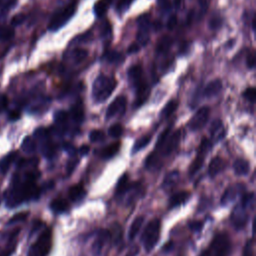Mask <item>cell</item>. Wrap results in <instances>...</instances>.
Here are the masks:
<instances>
[{
    "mask_svg": "<svg viewBox=\"0 0 256 256\" xmlns=\"http://www.w3.org/2000/svg\"><path fill=\"white\" fill-rule=\"evenodd\" d=\"M105 134L102 130H92L89 134V139L91 142H101L105 140Z\"/></svg>",
    "mask_w": 256,
    "mask_h": 256,
    "instance_id": "obj_42",
    "label": "cell"
},
{
    "mask_svg": "<svg viewBox=\"0 0 256 256\" xmlns=\"http://www.w3.org/2000/svg\"><path fill=\"white\" fill-rule=\"evenodd\" d=\"M123 131H124L123 126L119 123H116V124H113L109 127L108 134L113 138H119L123 134Z\"/></svg>",
    "mask_w": 256,
    "mask_h": 256,
    "instance_id": "obj_40",
    "label": "cell"
},
{
    "mask_svg": "<svg viewBox=\"0 0 256 256\" xmlns=\"http://www.w3.org/2000/svg\"><path fill=\"white\" fill-rule=\"evenodd\" d=\"M122 229H121V226L118 224V223H115L112 227V234L109 232L110 234V237H112V239L115 241V242H119L121 241V235H122Z\"/></svg>",
    "mask_w": 256,
    "mask_h": 256,
    "instance_id": "obj_46",
    "label": "cell"
},
{
    "mask_svg": "<svg viewBox=\"0 0 256 256\" xmlns=\"http://www.w3.org/2000/svg\"><path fill=\"white\" fill-rule=\"evenodd\" d=\"M179 177V172L178 171H172L169 174L166 175L163 184H162V188L165 190H169L171 189L177 182Z\"/></svg>",
    "mask_w": 256,
    "mask_h": 256,
    "instance_id": "obj_31",
    "label": "cell"
},
{
    "mask_svg": "<svg viewBox=\"0 0 256 256\" xmlns=\"http://www.w3.org/2000/svg\"><path fill=\"white\" fill-rule=\"evenodd\" d=\"M209 114H210V109L207 106H203L197 110V112L194 114V116L191 118V120L188 123V126L191 130L197 131L201 128H203L208 119H209Z\"/></svg>",
    "mask_w": 256,
    "mask_h": 256,
    "instance_id": "obj_11",
    "label": "cell"
},
{
    "mask_svg": "<svg viewBox=\"0 0 256 256\" xmlns=\"http://www.w3.org/2000/svg\"><path fill=\"white\" fill-rule=\"evenodd\" d=\"M145 166L147 169H158L160 167V159L159 156L153 152L148 155L145 161Z\"/></svg>",
    "mask_w": 256,
    "mask_h": 256,
    "instance_id": "obj_35",
    "label": "cell"
},
{
    "mask_svg": "<svg viewBox=\"0 0 256 256\" xmlns=\"http://www.w3.org/2000/svg\"><path fill=\"white\" fill-rule=\"evenodd\" d=\"M113 0H98L94 5V13L97 17H102L109 9Z\"/></svg>",
    "mask_w": 256,
    "mask_h": 256,
    "instance_id": "obj_27",
    "label": "cell"
},
{
    "mask_svg": "<svg viewBox=\"0 0 256 256\" xmlns=\"http://www.w3.org/2000/svg\"><path fill=\"white\" fill-rule=\"evenodd\" d=\"M68 196L72 202H79L86 196V190L83 187V185L79 183L69 188Z\"/></svg>",
    "mask_w": 256,
    "mask_h": 256,
    "instance_id": "obj_19",
    "label": "cell"
},
{
    "mask_svg": "<svg viewBox=\"0 0 256 256\" xmlns=\"http://www.w3.org/2000/svg\"><path fill=\"white\" fill-rule=\"evenodd\" d=\"M226 168V162L223 158L217 156L214 157L210 163H209V167H208V173L211 177L216 176L217 174L221 173L224 169Z\"/></svg>",
    "mask_w": 256,
    "mask_h": 256,
    "instance_id": "obj_16",
    "label": "cell"
},
{
    "mask_svg": "<svg viewBox=\"0 0 256 256\" xmlns=\"http://www.w3.org/2000/svg\"><path fill=\"white\" fill-rule=\"evenodd\" d=\"M177 24V16L176 15H171L169 18H168V21H167V28L169 30H173L175 28Z\"/></svg>",
    "mask_w": 256,
    "mask_h": 256,
    "instance_id": "obj_52",
    "label": "cell"
},
{
    "mask_svg": "<svg viewBox=\"0 0 256 256\" xmlns=\"http://www.w3.org/2000/svg\"><path fill=\"white\" fill-rule=\"evenodd\" d=\"M68 208H69V204L63 198H55L50 203V209L54 213H57V214L66 212L68 210Z\"/></svg>",
    "mask_w": 256,
    "mask_h": 256,
    "instance_id": "obj_24",
    "label": "cell"
},
{
    "mask_svg": "<svg viewBox=\"0 0 256 256\" xmlns=\"http://www.w3.org/2000/svg\"><path fill=\"white\" fill-rule=\"evenodd\" d=\"M243 97L251 102V103H255L256 101V89L254 87H249L247 89H245V91L243 92Z\"/></svg>",
    "mask_w": 256,
    "mask_h": 256,
    "instance_id": "obj_45",
    "label": "cell"
},
{
    "mask_svg": "<svg viewBox=\"0 0 256 256\" xmlns=\"http://www.w3.org/2000/svg\"><path fill=\"white\" fill-rule=\"evenodd\" d=\"M8 106V98L6 95L1 94L0 95V110H5Z\"/></svg>",
    "mask_w": 256,
    "mask_h": 256,
    "instance_id": "obj_55",
    "label": "cell"
},
{
    "mask_svg": "<svg viewBox=\"0 0 256 256\" xmlns=\"http://www.w3.org/2000/svg\"><path fill=\"white\" fill-rule=\"evenodd\" d=\"M150 140H151V136H150V135H145V136L140 137V138L135 142V144H134V146H133V149H132V152L135 153V152H138L139 150L143 149L144 147H146V146L149 144Z\"/></svg>",
    "mask_w": 256,
    "mask_h": 256,
    "instance_id": "obj_37",
    "label": "cell"
},
{
    "mask_svg": "<svg viewBox=\"0 0 256 256\" xmlns=\"http://www.w3.org/2000/svg\"><path fill=\"white\" fill-rule=\"evenodd\" d=\"M21 147L26 153H33L36 150V143L31 137H26L23 140Z\"/></svg>",
    "mask_w": 256,
    "mask_h": 256,
    "instance_id": "obj_39",
    "label": "cell"
},
{
    "mask_svg": "<svg viewBox=\"0 0 256 256\" xmlns=\"http://www.w3.org/2000/svg\"><path fill=\"white\" fill-rule=\"evenodd\" d=\"M153 25H154V28H155L156 30L161 29V23H160V22H154Z\"/></svg>",
    "mask_w": 256,
    "mask_h": 256,
    "instance_id": "obj_61",
    "label": "cell"
},
{
    "mask_svg": "<svg viewBox=\"0 0 256 256\" xmlns=\"http://www.w3.org/2000/svg\"><path fill=\"white\" fill-rule=\"evenodd\" d=\"M231 248L230 237L226 233H218L210 244L208 254L212 256H229Z\"/></svg>",
    "mask_w": 256,
    "mask_h": 256,
    "instance_id": "obj_7",
    "label": "cell"
},
{
    "mask_svg": "<svg viewBox=\"0 0 256 256\" xmlns=\"http://www.w3.org/2000/svg\"><path fill=\"white\" fill-rule=\"evenodd\" d=\"M87 56H88V51L85 49H81V48H76V49L72 50L70 53L71 60L76 64L82 62L84 59H86Z\"/></svg>",
    "mask_w": 256,
    "mask_h": 256,
    "instance_id": "obj_33",
    "label": "cell"
},
{
    "mask_svg": "<svg viewBox=\"0 0 256 256\" xmlns=\"http://www.w3.org/2000/svg\"><path fill=\"white\" fill-rule=\"evenodd\" d=\"M133 184L129 182V177L127 174H123L122 177L119 179L116 187V195H124L126 192H128L132 188Z\"/></svg>",
    "mask_w": 256,
    "mask_h": 256,
    "instance_id": "obj_23",
    "label": "cell"
},
{
    "mask_svg": "<svg viewBox=\"0 0 256 256\" xmlns=\"http://www.w3.org/2000/svg\"><path fill=\"white\" fill-rule=\"evenodd\" d=\"M143 223H144V217L143 216H138L133 220V222H132V224L129 228V231H128V238L130 240H133L136 237V235L140 231L141 226H142Z\"/></svg>",
    "mask_w": 256,
    "mask_h": 256,
    "instance_id": "obj_26",
    "label": "cell"
},
{
    "mask_svg": "<svg viewBox=\"0 0 256 256\" xmlns=\"http://www.w3.org/2000/svg\"><path fill=\"white\" fill-rule=\"evenodd\" d=\"M52 245V232L50 228H46L38 236L37 240L31 245L28 256H47Z\"/></svg>",
    "mask_w": 256,
    "mask_h": 256,
    "instance_id": "obj_6",
    "label": "cell"
},
{
    "mask_svg": "<svg viewBox=\"0 0 256 256\" xmlns=\"http://www.w3.org/2000/svg\"><path fill=\"white\" fill-rule=\"evenodd\" d=\"M16 156H17V153L12 152L0 160V173L1 174H5L7 172V170L9 169L11 163L14 161Z\"/></svg>",
    "mask_w": 256,
    "mask_h": 256,
    "instance_id": "obj_32",
    "label": "cell"
},
{
    "mask_svg": "<svg viewBox=\"0 0 256 256\" xmlns=\"http://www.w3.org/2000/svg\"><path fill=\"white\" fill-rule=\"evenodd\" d=\"M190 196H191V194L188 191H180V192L173 194L169 199V204H168L169 208H174V207L184 204L185 202L188 201Z\"/></svg>",
    "mask_w": 256,
    "mask_h": 256,
    "instance_id": "obj_20",
    "label": "cell"
},
{
    "mask_svg": "<svg viewBox=\"0 0 256 256\" xmlns=\"http://www.w3.org/2000/svg\"><path fill=\"white\" fill-rule=\"evenodd\" d=\"M14 36V29L12 26H1L0 27V40L7 41Z\"/></svg>",
    "mask_w": 256,
    "mask_h": 256,
    "instance_id": "obj_38",
    "label": "cell"
},
{
    "mask_svg": "<svg viewBox=\"0 0 256 256\" xmlns=\"http://www.w3.org/2000/svg\"><path fill=\"white\" fill-rule=\"evenodd\" d=\"M244 190H245V186L242 183H236L235 185L228 187L221 198V203L226 205V204L234 201L238 196L241 195V193Z\"/></svg>",
    "mask_w": 256,
    "mask_h": 256,
    "instance_id": "obj_15",
    "label": "cell"
},
{
    "mask_svg": "<svg viewBox=\"0 0 256 256\" xmlns=\"http://www.w3.org/2000/svg\"><path fill=\"white\" fill-rule=\"evenodd\" d=\"M210 134L215 141H219L225 136V128L220 119H216L212 122L210 126Z\"/></svg>",
    "mask_w": 256,
    "mask_h": 256,
    "instance_id": "obj_18",
    "label": "cell"
},
{
    "mask_svg": "<svg viewBox=\"0 0 256 256\" xmlns=\"http://www.w3.org/2000/svg\"><path fill=\"white\" fill-rule=\"evenodd\" d=\"M70 116L72 117V120L76 123H81L84 118V110L81 102L76 103L72 106L70 111Z\"/></svg>",
    "mask_w": 256,
    "mask_h": 256,
    "instance_id": "obj_28",
    "label": "cell"
},
{
    "mask_svg": "<svg viewBox=\"0 0 256 256\" xmlns=\"http://www.w3.org/2000/svg\"><path fill=\"white\" fill-rule=\"evenodd\" d=\"M211 148V142L209 139H207L206 137H204L199 145V148H198V153H197V156L196 158L194 159V161L192 162V164L190 165V168H189V174L190 175H194L203 165L204 163V158H205V155L207 154V152L210 150Z\"/></svg>",
    "mask_w": 256,
    "mask_h": 256,
    "instance_id": "obj_9",
    "label": "cell"
},
{
    "mask_svg": "<svg viewBox=\"0 0 256 256\" xmlns=\"http://www.w3.org/2000/svg\"><path fill=\"white\" fill-rule=\"evenodd\" d=\"M233 168H234V172L237 175L244 176V175H247L249 173L250 164L247 160L242 159V158H238V159L235 160V162L233 164Z\"/></svg>",
    "mask_w": 256,
    "mask_h": 256,
    "instance_id": "obj_22",
    "label": "cell"
},
{
    "mask_svg": "<svg viewBox=\"0 0 256 256\" xmlns=\"http://www.w3.org/2000/svg\"><path fill=\"white\" fill-rule=\"evenodd\" d=\"M181 4H182V0H174V5L176 8H180Z\"/></svg>",
    "mask_w": 256,
    "mask_h": 256,
    "instance_id": "obj_60",
    "label": "cell"
},
{
    "mask_svg": "<svg viewBox=\"0 0 256 256\" xmlns=\"http://www.w3.org/2000/svg\"><path fill=\"white\" fill-rule=\"evenodd\" d=\"M255 63H256V57H255V54H254V52H251L250 54H248L247 59H246L247 67H248L249 69H253V68L255 67Z\"/></svg>",
    "mask_w": 256,
    "mask_h": 256,
    "instance_id": "obj_50",
    "label": "cell"
},
{
    "mask_svg": "<svg viewBox=\"0 0 256 256\" xmlns=\"http://www.w3.org/2000/svg\"><path fill=\"white\" fill-rule=\"evenodd\" d=\"M255 22H256V18H255V16H253V18H252V30L253 31H255V29H256Z\"/></svg>",
    "mask_w": 256,
    "mask_h": 256,
    "instance_id": "obj_62",
    "label": "cell"
},
{
    "mask_svg": "<svg viewBox=\"0 0 256 256\" xmlns=\"http://www.w3.org/2000/svg\"><path fill=\"white\" fill-rule=\"evenodd\" d=\"M123 55L116 51H109L105 54V59L110 63H119L123 61Z\"/></svg>",
    "mask_w": 256,
    "mask_h": 256,
    "instance_id": "obj_41",
    "label": "cell"
},
{
    "mask_svg": "<svg viewBox=\"0 0 256 256\" xmlns=\"http://www.w3.org/2000/svg\"><path fill=\"white\" fill-rule=\"evenodd\" d=\"M160 228H161L160 221L157 218L152 219L145 226L141 236V241L147 252H150L151 250H153V248L157 244L160 237Z\"/></svg>",
    "mask_w": 256,
    "mask_h": 256,
    "instance_id": "obj_5",
    "label": "cell"
},
{
    "mask_svg": "<svg viewBox=\"0 0 256 256\" xmlns=\"http://www.w3.org/2000/svg\"><path fill=\"white\" fill-rule=\"evenodd\" d=\"M157 2H158L159 7H160L162 10H164V11L169 10L170 7H171L170 0H157Z\"/></svg>",
    "mask_w": 256,
    "mask_h": 256,
    "instance_id": "obj_53",
    "label": "cell"
},
{
    "mask_svg": "<svg viewBox=\"0 0 256 256\" xmlns=\"http://www.w3.org/2000/svg\"><path fill=\"white\" fill-rule=\"evenodd\" d=\"M138 31H137V41L139 45L145 46L149 41V35L151 31V23H150V15L143 14L137 19Z\"/></svg>",
    "mask_w": 256,
    "mask_h": 256,
    "instance_id": "obj_8",
    "label": "cell"
},
{
    "mask_svg": "<svg viewBox=\"0 0 256 256\" xmlns=\"http://www.w3.org/2000/svg\"><path fill=\"white\" fill-rule=\"evenodd\" d=\"M133 0H118L116 5V10L118 13L123 14L131 5Z\"/></svg>",
    "mask_w": 256,
    "mask_h": 256,
    "instance_id": "obj_47",
    "label": "cell"
},
{
    "mask_svg": "<svg viewBox=\"0 0 256 256\" xmlns=\"http://www.w3.org/2000/svg\"><path fill=\"white\" fill-rule=\"evenodd\" d=\"M35 137L40 143L41 151H42L43 155L47 158H51L55 153V148H54L53 143L50 140L47 130L44 128H38L35 131Z\"/></svg>",
    "mask_w": 256,
    "mask_h": 256,
    "instance_id": "obj_10",
    "label": "cell"
},
{
    "mask_svg": "<svg viewBox=\"0 0 256 256\" xmlns=\"http://www.w3.org/2000/svg\"><path fill=\"white\" fill-rule=\"evenodd\" d=\"M18 231L19 230L17 229L12 234V237L9 241V246L5 249L0 250V256H10V254L13 252V250L15 249V246H16V238H17V235H18Z\"/></svg>",
    "mask_w": 256,
    "mask_h": 256,
    "instance_id": "obj_36",
    "label": "cell"
},
{
    "mask_svg": "<svg viewBox=\"0 0 256 256\" xmlns=\"http://www.w3.org/2000/svg\"><path fill=\"white\" fill-rule=\"evenodd\" d=\"M246 209H247V207L245 205H243L242 203H239L233 209V211L231 213V222L235 226V228L241 229L247 223L249 216L246 212Z\"/></svg>",
    "mask_w": 256,
    "mask_h": 256,
    "instance_id": "obj_13",
    "label": "cell"
},
{
    "mask_svg": "<svg viewBox=\"0 0 256 256\" xmlns=\"http://www.w3.org/2000/svg\"><path fill=\"white\" fill-rule=\"evenodd\" d=\"M178 101L177 100H171V101H169L166 105H165V107L163 108V110H162V112H161V117L162 118H168V117H170L176 110H177V107H178Z\"/></svg>",
    "mask_w": 256,
    "mask_h": 256,
    "instance_id": "obj_34",
    "label": "cell"
},
{
    "mask_svg": "<svg viewBox=\"0 0 256 256\" xmlns=\"http://www.w3.org/2000/svg\"><path fill=\"white\" fill-rule=\"evenodd\" d=\"M180 138H181V133H180L179 130L170 134L168 136V138L166 139V141L164 142V144L160 148L161 151H162V154L167 156L170 153H172L177 148V146L180 142Z\"/></svg>",
    "mask_w": 256,
    "mask_h": 256,
    "instance_id": "obj_14",
    "label": "cell"
},
{
    "mask_svg": "<svg viewBox=\"0 0 256 256\" xmlns=\"http://www.w3.org/2000/svg\"><path fill=\"white\" fill-rule=\"evenodd\" d=\"M222 90V82L220 79H214L210 81L203 90V95L207 98L215 97Z\"/></svg>",
    "mask_w": 256,
    "mask_h": 256,
    "instance_id": "obj_17",
    "label": "cell"
},
{
    "mask_svg": "<svg viewBox=\"0 0 256 256\" xmlns=\"http://www.w3.org/2000/svg\"><path fill=\"white\" fill-rule=\"evenodd\" d=\"M77 0H71L65 6L57 9L49 21L48 29L50 31H57L62 26H64L75 14L77 9Z\"/></svg>",
    "mask_w": 256,
    "mask_h": 256,
    "instance_id": "obj_4",
    "label": "cell"
},
{
    "mask_svg": "<svg viewBox=\"0 0 256 256\" xmlns=\"http://www.w3.org/2000/svg\"><path fill=\"white\" fill-rule=\"evenodd\" d=\"M170 131H171V125L162 131V133L159 135L158 140L156 142V149L161 148V146L164 144V142L166 141V139L170 135Z\"/></svg>",
    "mask_w": 256,
    "mask_h": 256,
    "instance_id": "obj_44",
    "label": "cell"
},
{
    "mask_svg": "<svg viewBox=\"0 0 256 256\" xmlns=\"http://www.w3.org/2000/svg\"><path fill=\"white\" fill-rule=\"evenodd\" d=\"M173 40L170 36L168 35H164L158 42L157 47H156V52L158 54H162V53H166L172 46Z\"/></svg>",
    "mask_w": 256,
    "mask_h": 256,
    "instance_id": "obj_29",
    "label": "cell"
},
{
    "mask_svg": "<svg viewBox=\"0 0 256 256\" xmlns=\"http://www.w3.org/2000/svg\"><path fill=\"white\" fill-rule=\"evenodd\" d=\"M202 226L203 224L201 221H192L190 223V227L194 232H199L202 229Z\"/></svg>",
    "mask_w": 256,
    "mask_h": 256,
    "instance_id": "obj_54",
    "label": "cell"
},
{
    "mask_svg": "<svg viewBox=\"0 0 256 256\" xmlns=\"http://www.w3.org/2000/svg\"><path fill=\"white\" fill-rule=\"evenodd\" d=\"M89 150H90V148L88 145H82L79 149V152L81 155H86L89 152Z\"/></svg>",
    "mask_w": 256,
    "mask_h": 256,
    "instance_id": "obj_59",
    "label": "cell"
},
{
    "mask_svg": "<svg viewBox=\"0 0 256 256\" xmlns=\"http://www.w3.org/2000/svg\"><path fill=\"white\" fill-rule=\"evenodd\" d=\"M243 256H254L253 252V242L251 240L247 241L244 250H243Z\"/></svg>",
    "mask_w": 256,
    "mask_h": 256,
    "instance_id": "obj_48",
    "label": "cell"
},
{
    "mask_svg": "<svg viewBox=\"0 0 256 256\" xmlns=\"http://www.w3.org/2000/svg\"><path fill=\"white\" fill-rule=\"evenodd\" d=\"M119 148H120V143L119 142L112 143V144L102 148L99 151V156L103 159H109V158L113 157L115 154H117V152L119 151Z\"/></svg>",
    "mask_w": 256,
    "mask_h": 256,
    "instance_id": "obj_25",
    "label": "cell"
},
{
    "mask_svg": "<svg viewBox=\"0 0 256 256\" xmlns=\"http://www.w3.org/2000/svg\"><path fill=\"white\" fill-rule=\"evenodd\" d=\"M16 0H0V14L1 16L5 15L10 8L15 4Z\"/></svg>",
    "mask_w": 256,
    "mask_h": 256,
    "instance_id": "obj_43",
    "label": "cell"
},
{
    "mask_svg": "<svg viewBox=\"0 0 256 256\" xmlns=\"http://www.w3.org/2000/svg\"><path fill=\"white\" fill-rule=\"evenodd\" d=\"M54 120H55V123L58 126V128L60 130L64 131L66 129L67 123H68V114L63 110H59V111L55 112Z\"/></svg>",
    "mask_w": 256,
    "mask_h": 256,
    "instance_id": "obj_30",
    "label": "cell"
},
{
    "mask_svg": "<svg viewBox=\"0 0 256 256\" xmlns=\"http://www.w3.org/2000/svg\"><path fill=\"white\" fill-rule=\"evenodd\" d=\"M138 253H139V247H138L137 245H134V246H132V247L128 250L126 256H137Z\"/></svg>",
    "mask_w": 256,
    "mask_h": 256,
    "instance_id": "obj_57",
    "label": "cell"
},
{
    "mask_svg": "<svg viewBox=\"0 0 256 256\" xmlns=\"http://www.w3.org/2000/svg\"><path fill=\"white\" fill-rule=\"evenodd\" d=\"M128 80L132 87L135 90L136 94V99H135V104L134 106L139 107L141 106L147 99L149 95V87L147 85V82L144 78L143 70L141 65H133L129 68L127 72Z\"/></svg>",
    "mask_w": 256,
    "mask_h": 256,
    "instance_id": "obj_2",
    "label": "cell"
},
{
    "mask_svg": "<svg viewBox=\"0 0 256 256\" xmlns=\"http://www.w3.org/2000/svg\"><path fill=\"white\" fill-rule=\"evenodd\" d=\"M20 118V113L18 111H12L9 113V119L10 120H17Z\"/></svg>",
    "mask_w": 256,
    "mask_h": 256,
    "instance_id": "obj_58",
    "label": "cell"
},
{
    "mask_svg": "<svg viewBox=\"0 0 256 256\" xmlns=\"http://www.w3.org/2000/svg\"><path fill=\"white\" fill-rule=\"evenodd\" d=\"M117 81L113 76L99 75L92 84V97L96 103L106 101L114 89L116 88Z\"/></svg>",
    "mask_w": 256,
    "mask_h": 256,
    "instance_id": "obj_3",
    "label": "cell"
},
{
    "mask_svg": "<svg viewBox=\"0 0 256 256\" xmlns=\"http://www.w3.org/2000/svg\"><path fill=\"white\" fill-rule=\"evenodd\" d=\"M126 105H127V99L125 96L120 95V96L116 97L107 108L106 118L110 119V118H113L116 116L123 115L126 110Z\"/></svg>",
    "mask_w": 256,
    "mask_h": 256,
    "instance_id": "obj_12",
    "label": "cell"
},
{
    "mask_svg": "<svg viewBox=\"0 0 256 256\" xmlns=\"http://www.w3.org/2000/svg\"><path fill=\"white\" fill-rule=\"evenodd\" d=\"M39 175L40 173L35 169L15 173L4 194L6 205L16 207L23 202L38 199L41 194V190L36 183Z\"/></svg>",
    "mask_w": 256,
    "mask_h": 256,
    "instance_id": "obj_1",
    "label": "cell"
},
{
    "mask_svg": "<svg viewBox=\"0 0 256 256\" xmlns=\"http://www.w3.org/2000/svg\"><path fill=\"white\" fill-rule=\"evenodd\" d=\"M110 239V234L108 230H100L96 236V239L93 243V250L96 251V253H99L102 249V247L105 245V243Z\"/></svg>",
    "mask_w": 256,
    "mask_h": 256,
    "instance_id": "obj_21",
    "label": "cell"
},
{
    "mask_svg": "<svg viewBox=\"0 0 256 256\" xmlns=\"http://www.w3.org/2000/svg\"><path fill=\"white\" fill-rule=\"evenodd\" d=\"M24 20H25V15H24V14H17V15H15V16L12 18L11 26H12V27L18 26V25H20L22 22H24Z\"/></svg>",
    "mask_w": 256,
    "mask_h": 256,
    "instance_id": "obj_49",
    "label": "cell"
},
{
    "mask_svg": "<svg viewBox=\"0 0 256 256\" xmlns=\"http://www.w3.org/2000/svg\"><path fill=\"white\" fill-rule=\"evenodd\" d=\"M139 50H140V45L138 43H132L128 47L127 52H128V54H133V53H137Z\"/></svg>",
    "mask_w": 256,
    "mask_h": 256,
    "instance_id": "obj_56",
    "label": "cell"
},
{
    "mask_svg": "<svg viewBox=\"0 0 256 256\" xmlns=\"http://www.w3.org/2000/svg\"><path fill=\"white\" fill-rule=\"evenodd\" d=\"M221 24H222L221 18H219V17H213V18L210 20V22H209V27H210L211 29H216V28H219V27L221 26Z\"/></svg>",
    "mask_w": 256,
    "mask_h": 256,
    "instance_id": "obj_51",
    "label": "cell"
}]
</instances>
